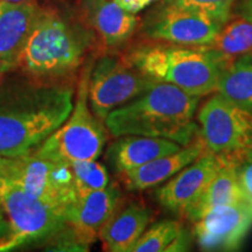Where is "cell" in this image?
I'll return each mask as SVG.
<instances>
[{"label":"cell","instance_id":"4316f807","mask_svg":"<svg viewBox=\"0 0 252 252\" xmlns=\"http://www.w3.org/2000/svg\"><path fill=\"white\" fill-rule=\"evenodd\" d=\"M115 1L127 12L135 14L143 11L144 8H146L147 6H150L157 0H115Z\"/></svg>","mask_w":252,"mask_h":252},{"label":"cell","instance_id":"7402d4cb","mask_svg":"<svg viewBox=\"0 0 252 252\" xmlns=\"http://www.w3.org/2000/svg\"><path fill=\"white\" fill-rule=\"evenodd\" d=\"M182 224L178 220H161L144 231L131 252H163L181 232Z\"/></svg>","mask_w":252,"mask_h":252},{"label":"cell","instance_id":"d6a6232c","mask_svg":"<svg viewBox=\"0 0 252 252\" xmlns=\"http://www.w3.org/2000/svg\"><path fill=\"white\" fill-rule=\"evenodd\" d=\"M0 2H9V4H36V0H0Z\"/></svg>","mask_w":252,"mask_h":252},{"label":"cell","instance_id":"5bb4252c","mask_svg":"<svg viewBox=\"0 0 252 252\" xmlns=\"http://www.w3.org/2000/svg\"><path fill=\"white\" fill-rule=\"evenodd\" d=\"M81 13L106 48L122 46L138 25V18L115 0H82Z\"/></svg>","mask_w":252,"mask_h":252},{"label":"cell","instance_id":"9a60e30c","mask_svg":"<svg viewBox=\"0 0 252 252\" xmlns=\"http://www.w3.org/2000/svg\"><path fill=\"white\" fill-rule=\"evenodd\" d=\"M206 145L201 138H194L186 146L174 153L166 154L137 168L119 173L123 185L128 190H145L158 186L178 174L206 152Z\"/></svg>","mask_w":252,"mask_h":252},{"label":"cell","instance_id":"d4e9b609","mask_svg":"<svg viewBox=\"0 0 252 252\" xmlns=\"http://www.w3.org/2000/svg\"><path fill=\"white\" fill-rule=\"evenodd\" d=\"M239 187L243 193L244 202L252 209V162H239L237 166Z\"/></svg>","mask_w":252,"mask_h":252},{"label":"cell","instance_id":"d6986e66","mask_svg":"<svg viewBox=\"0 0 252 252\" xmlns=\"http://www.w3.org/2000/svg\"><path fill=\"white\" fill-rule=\"evenodd\" d=\"M224 162L213 180L207 186L206 190L189 210L188 219L195 222L204 213L215 207L228 206L244 202L243 193L239 187L237 178V166L241 162L237 156H224Z\"/></svg>","mask_w":252,"mask_h":252},{"label":"cell","instance_id":"9c48e42d","mask_svg":"<svg viewBox=\"0 0 252 252\" xmlns=\"http://www.w3.org/2000/svg\"><path fill=\"white\" fill-rule=\"evenodd\" d=\"M13 179L15 187L63 213L78 197L70 163L30 153L23 157Z\"/></svg>","mask_w":252,"mask_h":252},{"label":"cell","instance_id":"8992f818","mask_svg":"<svg viewBox=\"0 0 252 252\" xmlns=\"http://www.w3.org/2000/svg\"><path fill=\"white\" fill-rule=\"evenodd\" d=\"M198 133L206 149L217 156L241 157L252 147V111L217 93L197 113Z\"/></svg>","mask_w":252,"mask_h":252},{"label":"cell","instance_id":"7a4b0ae2","mask_svg":"<svg viewBox=\"0 0 252 252\" xmlns=\"http://www.w3.org/2000/svg\"><path fill=\"white\" fill-rule=\"evenodd\" d=\"M200 97L168 83H154L131 102L113 110L105 126L113 137L147 135L186 146L198 132L194 121Z\"/></svg>","mask_w":252,"mask_h":252},{"label":"cell","instance_id":"ffe728a7","mask_svg":"<svg viewBox=\"0 0 252 252\" xmlns=\"http://www.w3.org/2000/svg\"><path fill=\"white\" fill-rule=\"evenodd\" d=\"M202 47L216 54L222 68L237 59L252 58V23L241 14L231 15L215 39Z\"/></svg>","mask_w":252,"mask_h":252},{"label":"cell","instance_id":"603a6c76","mask_svg":"<svg viewBox=\"0 0 252 252\" xmlns=\"http://www.w3.org/2000/svg\"><path fill=\"white\" fill-rule=\"evenodd\" d=\"M70 165L78 196L100 190L110 185L108 169L96 160L76 161Z\"/></svg>","mask_w":252,"mask_h":252},{"label":"cell","instance_id":"cb8c5ba5","mask_svg":"<svg viewBox=\"0 0 252 252\" xmlns=\"http://www.w3.org/2000/svg\"><path fill=\"white\" fill-rule=\"evenodd\" d=\"M179 7L201 14L220 25L231 17V8L236 0H169Z\"/></svg>","mask_w":252,"mask_h":252},{"label":"cell","instance_id":"7c38bea8","mask_svg":"<svg viewBox=\"0 0 252 252\" xmlns=\"http://www.w3.org/2000/svg\"><path fill=\"white\" fill-rule=\"evenodd\" d=\"M193 223L201 249L234 251L241 247L252 228V209L245 202L215 207Z\"/></svg>","mask_w":252,"mask_h":252},{"label":"cell","instance_id":"277c9868","mask_svg":"<svg viewBox=\"0 0 252 252\" xmlns=\"http://www.w3.org/2000/svg\"><path fill=\"white\" fill-rule=\"evenodd\" d=\"M125 58L150 80L173 84L193 96L217 90L222 65L206 47L150 43L135 47Z\"/></svg>","mask_w":252,"mask_h":252},{"label":"cell","instance_id":"2e32d148","mask_svg":"<svg viewBox=\"0 0 252 252\" xmlns=\"http://www.w3.org/2000/svg\"><path fill=\"white\" fill-rule=\"evenodd\" d=\"M152 217V210L141 203L132 202L123 208L119 204L98 234L104 250L131 252L132 248L147 229Z\"/></svg>","mask_w":252,"mask_h":252},{"label":"cell","instance_id":"4fadbf2b","mask_svg":"<svg viewBox=\"0 0 252 252\" xmlns=\"http://www.w3.org/2000/svg\"><path fill=\"white\" fill-rule=\"evenodd\" d=\"M118 186L110 184L100 190L78 196L64 210L67 224L75 230L83 243L89 247L100 229L121 204Z\"/></svg>","mask_w":252,"mask_h":252},{"label":"cell","instance_id":"3957f363","mask_svg":"<svg viewBox=\"0 0 252 252\" xmlns=\"http://www.w3.org/2000/svg\"><path fill=\"white\" fill-rule=\"evenodd\" d=\"M90 36L61 15L41 9L23 48L15 68L32 78L49 82L74 74L83 62Z\"/></svg>","mask_w":252,"mask_h":252},{"label":"cell","instance_id":"1f68e13d","mask_svg":"<svg viewBox=\"0 0 252 252\" xmlns=\"http://www.w3.org/2000/svg\"><path fill=\"white\" fill-rule=\"evenodd\" d=\"M15 68V65L13 63H9V62H6V61H2V60H0V82H1L4 78L6 77V75H7V72L9 70H12V69Z\"/></svg>","mask_w":252,"mask_h":252},{"label":"cell","instance_id":"4dcf8cb0","mask_svg":"<svg viewBox=\"0 0 252 252\" xmlns=\"http://www.w3.org/2000/svg\"><path fill=\"white\" fill-rule=\"evenodd\" d=\"M252 23V0H242L239 4V13Z\"/></svg>","mask_w":252,"mask_h":252},{"label":"cell","instance_id":"83f0119b","mask_svg":"<svg viewBox=\"0 0 252 252\" xmlns=\"http://www.w3.org/2000/svg\"><path fill=\"white\" fill-rule=\"evenodd\" d=\"M188 236L186 234L185 229L181 230V232L176 236V238L168 245L165 252H173V251H186L188 249Z\"/></svg>","mask_w":252,"mask_h":252},{"label":"cell","instance_id":"8fae6325","mask_svg":"<svg viewBox=\"0 0 252 252\" xmlns=\"http://www.w3.org/2000/svg\"><path fill=\"white\" fill-rule=\"evenodd\" d=\"M224 158L207 150L195 161L172 176L167 184L157 189L158 202L169 212L187 217L189 210L223 165Z\"/></svg>","mask_w":252,"mask_h":252},{"label":"cell","instance_id":"f1b7e54d","mask_svg":"<svg viewBox=\"0 0 252 252\" xmlns=\"http://www.w3.org/2000/svg\"><path fill=\"white\" fill-rule=\"evenodd\" d=\"M15 187L13 175L0 174V200Z\"/></svg>","mask_w":252,"mask_h":252},{"label":"cell","instance_id":"6da1fadb","mask_svg":"<svg viewBox=\"0 0 252 252\" xmlns=\"http://www.w3.org/2000/svg\"><path fill=\"white\" fill-rule=\"evenodd\" d=\"M74 90L30 76L0 82V157L33 152L70 115Z\"/></svg>","mask_w":252,"mask_h":252},{"label":"cell","instance_id":"ba28073f","mask_svg":"<svg viewBox=\"0 0 252 252\" xmlns=\"http://www.w3.org/2000/svg\"><path fill=\"white\" fill-rule=\"evenodd\" d=\"M11 232L0 241V251H9L39 239L53 237L67 226L64 213L14 187L0 200Z\"/></svg>","mask_w":252,"mask_h":252},{"label":"cell","instance_id":"30bf717a","mask_svg":"<svg viewBox=\"0 0 252 252\" xmlns=\"http://www.w3.org/2000/svg\"><path fill=\"white\" fill-rule=\"evenodd\" d=\"M222 26L212 19L166 0L146 18L144 32L151 39L167 43L201 47L209 45Z\"/></svg>","mask_w":252,"mask_h":252},{"label":"cell","instance_id":"e0dca14e","mask_svg":"<svg viewBox=\"0 0 252 252\" xmlns=\"http://www.w3.org/2000/svg\"><path fill=\"white\" fill-rule=\"evenodd\" d=\"M181 145L169 139L147 135H121L110 145L106 158L116 172L137 168L166 154L174 153Z\"/></svg>","mask_w":252,"mask_h":252},{"label":"cell","instance_id":"484cf974","mask_svg":"<svg viewBox=\"0 0 252 252\" xmlns=\"http://www.w3.org/2000/svg\"><path fill=\"white\" fill-rule=\"evenodd\" d=\"M21 161H23V157H0V174L14 175L20 167Z\"/></svg>","mask_w":252,"mask_h":252},{"label":"cell","instance_id":"ac0fdd59","mask_svg":"<svg viewBox=\"0 0 252 252\" xmlns=\"http://www.w3.org/2000/svg\"><path fill=\"white\" fill-rule=\"evenodd\" d=\"M39 11L36 4L0 2V60L15 65Z\"/></svg>","mask_w":252,"mask_h":252},{"label":"cell","instance_id":"5b68a950","mask_svg":"<svg viewBox=\"0 0 252 252\" xmlns=\"http://www.w3.org/2000/svg\"><path fill=\"white\" fill-rule=\"evenodd\" d=\"M89 69L81 78L76 102L69 117L59 128L33 151L36 157L53 161L74 163L97 160L108 141L105 123L97 117L89 105Z\"/></svg>","mask_w":252,"mask_h":252},{"label":"cell","instance_id":"52a82bcc","mask_svg":"<svg viewBox=\"0 0 252 252\" xmlns=\"http://www.w3.org/2000/svg\"><path fill=\"white\" fill-rule=\"evenodd\" d=\"M154 82L126 58L105 55L94 63L88 86L89 105L100 121H105L110 112L131 102Z\"/></svg>","mask_w":252,"mask_h":252},{"label":"cell","instance_id":"44dd1931","mask_svg":"<svg viewBox=\"0 0 252 252\" xmlns=\"http://www.w3.org/2000/svg\"><path fill=\"white\" fill-rule=\"evenodd\" d=\"M217 93L252 111V58L245 56L220 68Z\"/></svg>","mask_w":252,"mask_h":252},{"label":"cell","instance_id":"f546056e","mask_svg":"<svg viewBox=\"0 0 252 252\" xmlns=\"http://www.w3.org/2000/svg\"><path fill=\"white\" fill-rule=\"evenodd\" d=\"M9 232H11V228H9L8 219L6 216L4 209L0 206V241L7 237Z\"/></svg>","mask_w":252,"mask_h":252},{"label":"cell","instance_id":"836d02e7","mask_svg":"<svg viewBox=\"0 0 252 252\" xmlns=\"http://www.w3.org/2000/svg\"><path fill=\"white\" fill-rule=\"evenodd\" d=\"M244 158H245V161H249V162H252V147L250 150L248 151L247 153H245V156H244Z\"/></svg>","mask_w":252,"mask_h":252}]
</instances>
